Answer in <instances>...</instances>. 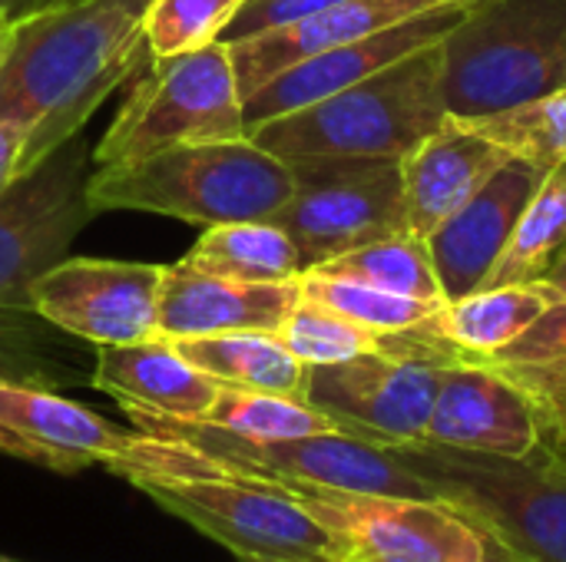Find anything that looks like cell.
<instances>
[{"mask_svg": "<svg viewBox=\"0 0 566 562\" xmlns=\"http://www.w3.org/2000/svg\"><path fill=\"white\" fill-rule=\"evenodd\" d=\"M136 431H123L96 411L53 391L0 378V454L46 470L76 474L116 460Z\"/></svg>", "mask_w": 566, "mask_h": 562, "instance_id": "cell-15", "label": "cell"}, {"mask_svg": "<svg viewBox=\"0 0 566 562\" xmlns=\"http://www.w3.org/2000/svg\"><path fill=\"white\" fill-rule=\"evenodd\" d=\"M0 562H23V560H13V556H3V553H0Z\"/></svg>", "mask_w": 566, "mask_h": 562, "instance_id": "cell-39", "label": "cell"}, {"mask_svg": "<svg viewBox=\"0 0 566 562\" xmlns=\"http://www.w3.org/2000/svg\"><path fill=\"white\" fill-rule=\"evenodd\" d=\"M566 245V162L547 169L544 182L534 189L531 202L524 205L507 248L501 252L497 265L491 268L481 288L537 282L547 275L554 258Z\"/></svg>", "mask_w": 566, "mask_h": 562, "instance_id": "cell-24", "label": "cell"}, {"mask_svg": "<svg viewBox=\"0 0 566 562\" xmlns=\"http://www.w3.org/2000/svg\"><path fill=\"white\" fill-rule=\"evenodd\" d=\"M245 136V103L222 40L153 56L90 152L93 169H116L182 142Z\"/></svg>", "mask_w": 566, "mask_h": 562, "instance_id": "cell-8", "label": "cell"}, {"mask_svg": "<svg viewBox=\"0 0 566 562\" xmlns=\"http://www.w3.org/2000/svg\"><path fill=\"white\" fill-rule=\"evenodd\" d=\"M464 7L468 3L448 0L418 17H408L378 33H368L361 40H352L345 46L325 50L318 56H308V60L282 70L265 86H259L252 96H245V132H249V126H259L265 119L322 103V99L375 76L378 70L444 40L454 30V23L464 17Z\"/></svg>", "mask_w": 566, "mask_h": 562, "instance_id": "cell-13", "label": "cell"}, {"mask_svg": "<svg viewBox=\"0 0 566 562\" xmlns=\"http://www.w3.org/2000/svg\"><path fill=\"white\" fill-rule=\"evenodd\" d=\"M454 3H471V0H454Z\"/></svg>", "mask_w": 566, "mask_h": 562, "instance_id": "cell-41", "label": "cell"}, {"mask_svg": "<svg viewBox=\"0 0 566 562\" xmlns=\"http://www.w3.org/2000/svg\"><path fill=\"white\" fill-rule=\"evenodd\" d=\"M494 371L511 378L537 407L541 424L566 411V301L554 305L527 335L504 351L484 358Z\"/></svg>", "mask_w": 566, "mask_h": 562, "instance_id": "cell-25", "label": "cell"}, {"mask_svg": "<svg viewBox=\"0 0 566 562\" xmlns=\"http://www.w3.org/2000/svg\"><path fill=\"white\" fill-rule=\"evenodd\" d=\"M245 0H149L146 43L153 56L216 43Z\"/></svg>", "mask_w": 566, "mask_h": 562, "instance_id": "cell-31", "label": "cell"}, {"mask_svg": "<svg viewBox=\"0 0 566 562\" xmlns=\"http://www.w3.org/2000/svg\"><path fill=\"white\" fill-rule=\"evenodd\" d=\"M434 500L464 513L484 537L524 562H566V467L544 447L488 457L438 444L395 447Z\"/></svg>", "mask_w": 566, "mask_h": 562, "instance_id": "cell-6", "label": "cell"}, {"mask_svg": "<svg viewBox=\"0 0 566 562\" xmlns=\"http://www.w3.org/2000/svg\"><path fill=\"white\" fill-rule=\"evenodd\" d=\"M149 0L53 3L13 23L0 56V123L23 132L20 172L83 132L99 103L153 60Z\"/></svg>", "mask_w": 566, "mask_h": 562, "instance_id": "cell-1", "label": "cell"}, {"mask_svg": "<svg viewBox=\"0 0 566 562\" xmlns=\"http://www.w3.org/2000/svg\"><path fill=\"white\" fill-rule=\"evenodd\" d=\"M471 126L511 156L527 159L541 169H554L566 162V86L534 103L471 119Z\"/></svg>", "mask_w": 566, "mask_h": 562, "instance_id": "cell-29", "label": "cell"}, {"mask_svg": "<svg viewBox=\"0 0 566 562\" xmlns=\"http://www.w3.org/2000/svg\"><path fill=\"white\" fill-rule=\"evenodd\" d=\"M421 444L488 457H527L541 447V417L531 397L488 361H454L441 371Z\"/></svg>", "mask_w": 566, "mask_h": 562, "instance_id": "cell-14", "label": "cell"}, {"mask_svg": "<svg viewBox=\"0 0 566 562\" xmlns=\"http://www.w3.org/2000/svg\"><path fill=\"white\" fill-rule=\"evenodd\" d=\"M441 3H448V0H335L295 23L255 33L245 40H232L226 46H229L232 66H235L242 103L259 86H265L272 76H279L282 70H289L302 60L318 56L335 46H345L368 33H378L391 23H401V20L418 17Z\"/></svg>", "mask_w": 566, "mask_h": 562, "instance_id": "cell-18", "label": "cell"}, {"mask_svg": "<svg viewBox=\"0 0 566 562\" xmlns=\"http://www.w3.org/2000/svg\"><path fill=\"white\" fill-rule=\"evenodd\" d=\"M0 378H3V374H0Z\"/></svg>", "mask_w": 566, "mask_h": 562, "instance_id": "cell-42", "label": "cell"}, {"mask_svg": "<svg viewBox=\"0 0 566 562\" xmlns=\"http://www.w3.org/2000/svg\"><path fill=\"white\" fill-rule=\"evenodd\" d=\"M292 166L249 136L182 142L116 169H93L86 202L99 212H153L189 225L272 222L292 199Z\"/></svg>", "mask_w": 566, "mask_h": 562, "instance_id": "cell-3", "label": "cell"}, {"mask_svg": "<svg viewBox=\"0 0 566 562\" xmlns=\"http://www.w3.org/2000/svg\"><path fill=\"white\" fill-rule=\"evenodd\" d=\"M163 265L119 258H60L30 285V311L90 344L159 338Z\"/></svg>", "mask_w": 566, "mask_h": 562, "instance_id": "cell-12", "label": "cell"}, {"mask_svg": "<svg viewBox=\"0 0 566 562\" xmlns=\"http://www.w3.org/2000/svg\"><path fill=\"white\" fill-rule=\"evenodd\" d=\"M106 470L239 562H342L335 533L285 487L169 460L139 431Z\"/></svg>", "mask_w": 566, "mask_h": 562, "instance_id": "cell-2", "label": "cell"}, {"mask_svg": "<svg viewBox=\"0 0 566 562\" xmlns=\"http://www.w3.org/2000/svg\"><path fill=\"white\" fill-rule=\"evenodd\" d=\"M179 354L196 364L202 374L226 388L269 391L305 401L308 368L282 344L275 331H229L206 338L172 341Z\"/></svg>", "mask_w": 566, "mask_h": 562, "instance_id": "cell-22", "label": "cell"}, {"mask_svg": "<svg viewBox=\"0 0 566 562\" xmlns=\"http://www.w3.org/2000/svg\"><path fill=\"white\" fill-rule=\"evenodd\" d=\"M541 447H544L557 464H564L566 467V411L564 414H557L554 421L541 424Z\"/></svg>", "mask_w": 566, "mask_h": 562, "instance_id": "cell-34", "label": "cell"}, {"mask_svg": "<svg viewBox=\"0 0 566 562\" xmlns=\"http://www.w3.org/2000/svg\"><path fill=\"white\" fill-rule=\"evenodd\" d=\"M275 335L305 368L338 364V361H348V358L381 348V335L342 318L338 311H332L305 295L295 301V308L285 315V321L279 325Z\"/></svg>", "mask_w": 566, "mask_h": 562, "instance_id": "cell-30", "label": "cell"}, {"mask_svg": "<svg viewBox=\"0 0 566 562\" xmlns=\"http://www.w3.org/2000/svg\"><path fill=\"white\" fill-rule=\"evenodd\" d=\"M464 358L434 318L398 335H381V348L318 364L305 374V401L335 421L338 431L378 447H408L428 437V421L441 371Z\"/></svg>", "mask_w": 566, "mask_h": 562, "instance_id": "cell-7", "label": "cell"}, {"mask_svg": "<svg viewBox=\"0 0 566 562\" xmlns=\"http://www.w3.org/2000/svg\"><path fill=\"white\" fill-rule=\"evenodd\" d=\"M308 272H322V275H335V278H352L361 285H375L395 295H408L418 301H434L444 305V291L428 252V242L405 232V235H391V238H378L368 242L361 248H352L318 268Z\"/></svg>", "mask_w": 566, "mask_h": 562, "instance_id": "cell-26", "label": "cell"}, {"mask_svg": "<svg viewBox=\"0 0 566 562\" xmlns=\"http://www.w3.org/2000/svg\"><path fill=\"white\" fill-rule=\"evenodd\" d=\"M298 285H302L305 298L338 311L342 318H348L375 335L411 331L441 311V305H434V301H418L408 295H395V291H385L375 285H361V282L335 278V275H322V272H302Z\"/></svg>", "mask_w": 566, "mask_h": 562, "instance_id": "cell-28", "label": "cell"}, {"mask_svg": "<svg viewBox=\"0 0 566 562\" xmlns=\"http://www.w3.org/2000/svg\"><path fill=\"white\" fill-rule=\"evenodd\" d=\"M182 262L235 282H295L305 272L298 245L275 222L209 225Z\"/></svg>", "mask_w": 566, "mask_h": 562, "instance_id": "cell-23", "label": "cell"}, {"mask_svg": "<svg viewBox=\"0 0 566 562\" xmlns=\"http://www.w3.org/2000/svg\"><path fill=\"white\" fill-rule=\"evenodd\" d=\"M10 33H13V20L0 10V56H3V50L10 43Z\"/></svg>", "mask_w": 566, "mask_h": 562, "instance_id": "cell-38", "label": "cell"}, {"mask_svg": "<svg viewBox=\"0 0 566 562\" xmlns=\"http://www.w3.org/2000/svg\"><path fill=\"white\" fill-rule=\"evenodd\" d=\"M335 0H245L239 7V13L229 20V26L222 30V43H232V40H245V36H255V33H265V30H275V26H285V23H295L322 7H328Z\"/></svg>", "mask_w": 566, "mask_h": 562, "instance_id": "cell-32", "label": "cell"}, {"mask_svg": "<svg viewBox=\"0 0 566 562\" xmlns=\"http://www.w3.org/2000/svg\"><path fill=\"white\" fill-rule=\"evenodd\" d=\"M511 159L494 139L471 123L448 116L428 139L401 159L408 229L428 238L448 215H454L504 162Z\"/></svg>", "mask_w": 566, "mask_h": 562, "instance_id": "cell-19", "label": "cell"}, {"mask_svg": "<svg viewBox=\"0 0 566 562\" xmlns=\"http://www.w3.org/2000/svg\"><path fill=\"white\" fill-rule=\"evenodd\" d=\"M90 172L80 132L0 192V308H30V285L66 258L70 242L96 215L86 202Z\"/></svg>", "mask_w": 566, "mask_h": 562, "instance_id": "cell-10", "label": "cell"}, {"mask_svg": "<svg viewBox=\"0 0 566 562\" xmlns=\"http://www.w3.org/2000/svg\"><path fill=\"white\" fill-rule=\"evenodd\" d=\"M53 3H76V0H53Z\"/></svg>", "mask_w": 566, "mask_h": 562, "instance_id": "cell-40", "label": "cell"}, {"mask_svg": "<svg viewBox=\"0 0 566 562\" xmlns=\"http://www.w3.org/2000/svg\"><path fill=\"white\" fill-rule=\"evenodd\" d=\"M544 176L547 169L511 156L454 215H448L424 238L444 301L464 298L488 282Z\"/></svg>", "mask_w": 566, "mask_h": 562, "instance_id": "cell-16", "label": "cell"}, {"mask_svg": "<svg viewBox=\"0 0 566 562\" xmlns=\"http://www.w3.org/2000/svg\"><path fill=\"white\" fill-rule=\"evenodd\" d=\"M93 388L113 394L129 411L202 421L222 384L189 364L169 338H149L136 344H99Z\"/></svg>", "mask_w": 566, "mask_h": 562, "instance_id": "cell-20", "label": "cell"}, {"mask_svg": "<svg viewBox=\"0 0 566 562\" xmlns=\"http://www.w3.org/2000/svg\"><path fill=\"white\" fill-rule=\"evenodd\" d=\"M481 562H524L517 553H511L507 547H501V543H494L491 537H488V550H484V560Z\"/></svg>", "mask_w": 566, "mask_h": 562, "instance_id": "cell-37", "label": "cell"}, {"mask_svg": "<svg viewBox=\"0 0 566 562\" xmlns=\"http://www.w3.org/2000/svg\"><path fill=\"white\" fill-rule=\"evenodd\" d=\"M43 7H53V0H0V10L13 23L23 20V17H30V13H36V10H43Z\"/></svg>", "mask_w": 566, "mask_h": 562, "instance_id": "cell-35", "label": "cell"}, {"mask_svg": "<svg viewBox=\"0 0 566 562\" xmlns=\"http://www.w3.org/2000/svg\"><path fill=\"white\" fill-rule=\"evenodd\" d=\"M295 497L335 533L342 562H481L488 550V537L434 497Z\"/></svg>", "mask_w": 566, "mask_h": 562, "instance_id": "cell-11", "label": "cell"}, {"mask_svg": "<svg viewBox=\"0 0 566 562\" xmlns=\"http://www.w3.org/2000/svg\"><path fill=\"white\" fill-rule=\"evenodd\" d=\"M302 298L295 282H235L186 262L163 265L159 338H206L229 331H279Z\"/></svg>", "mask_w": 566, "mask_h": 562, "instance_id": "cell-17", "label": "cell"}, {"mask_svg": "<svg viewBox=\"0 0 566 562\" xmlns=\"http://www.w3.org/2000/svg\"><path fill=\"white\" fill-rule=\"evenodd\" d=\"M199 424H209L242 441H298V437L338 431L332 417H325L318 407H312L302 397L226 388V384L219 388L212 407Z\"/></svg>", "mask_w": 566, "mask_h": 562, "instance_id": "cell-27", "label": "cell"}, {"mask_svg": "<svg viewBox=\"0 0 566 562\" xmlns=\"http://www.w3.org/2000/svg\"><path fill=\"white\" fill-rule=\"evenodd\" d=\"M448 119L441 96V40L305 109L249 126L272 156L405 159Z\"/></svg>", "mask_w": 566, "mask_h": 562, "instance_id": "cell-4", "label": "cell"}, {"mask_svg": "<svg viewBox=\"0 0 566 562\" xmlns=\"http://www.w3.org/2000/svg\"><path fill=\"white\" fill-rule=\"evenodd\" d=\"M566 86V0H471L441 40L448 116L484 119Z\"/></svg>", "mask_w": 566, "mask_h": 562, "instance_id": "cell-5", "label": "cell"}, {"mask_svg": "<svg viewBox=\"0 0 566 562\" xmlns=\"http://www.w3.org/2000/svg\"><path fill=\"white\" fill-rule=\"evenodd\" d=\"M289 166L295 189L272 222L292 235L305 272L368 242L411 232L401 159L318 156Z\"/></svg>", "mask_w": 566, "mask_h": 562, "instance_id": "cell-9", "label": "cell"}, {"mask_svg": "<svg viewBox=\"0 0 566 562\" xmlns=\"http://www.w3.org/2000/svg\"><path fill=\"white\" fill-rule=\"evenodd\" d=\"M544 282H547V285H551V288H554V291H557V295L566 301V245L560 248V255L554 258V265L547 268Z\"/></svg>", "mask_w": 566, "mask_h": 562, "instance_id": "cell-36", "label": "cell"}, {"mask_svg": "<svg viewBox=\"0 0 566 562\" xmlns=\"http://www.w3.org/2000/svg\"><path fill=\"white\" fill-rule=\"evenodd\" d=\"M23 159V132L13 123H0V192L20 176Z\"/></svg>", "mask_w": 566, "mask_h": 562, "instance_id": "cell-33", "label": "cell"}, {"mask_svg": "<svg viewBox=\"0 0 566 562\" xmlns=\"http://www.w3.org/2000/svg\"><path fill=\"white\" fill-rule=\"evenodd\" d=\"M564 298L544 282H517L497 288H478L464 298L444 301L434 315V328L471 361H484L521 335H527Z\"/></svg>", "mask_w": 566, "mask_h": 562, "instance_id": "cell-21", "label": "cell"}]
</instances>
